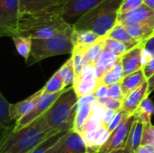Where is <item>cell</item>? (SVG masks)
Masks as SVG:
<instances>
[{"instance_id":"16","label":"cell","mask_w":154,"mask_h":153,"mask_svg":"<svg viewBox=\"0 0 154 153\" xmlns=\"http://www.w3.org/2000/svg\"><path fill=\"white\" fill-rule=\"evenodd\" d=\"M128 32L136 41L143 43L154 35V20L143 23H124Z\"/></svg>"},{"instance_id":"31","label":"cell","mask_w":154,"mask_h":153,"mask_svg":"<svg viewBox=\"0 0 154 153\" xmlns=\"http://www.w3.org/2000/svg\"><path fill=\"white\" fill-rule=\"evenodd\" d=\"M59 72L63 78L64 82L66 83L67 86H72L75 78H76V73H75V69L73 65V60L72 58L69 59L59 69Z\"/></svg>"},{"instance_id":"42","label":"cell","mask_w":154,"mask_h":153,"mask_svg":"<svg viewBox=\"0 0 154 153\" xmlns=\"http://www.w3.org/2000/svg\"><path fill=\"white\" fill-rule=\"evenodd\" d=\"M143 69L144 72V75L146 77V78L148 79L149 78H151L154 74V57L152 58L150 60H148L146 63L143 64Z\"/></svg>"},{"instance_id":"5","label":"cell","mask_w":154,"mask_h":153,"mask_svg":"<svg viewBox=\"0 0 154 153\" xmlns=\"http://www.w3.org/2000/svg\"><path fill=\"white\" fill-rule=\"evenodd\" d=\"M74 28L70 25L66 30L44 39H32V50L30 54V61L27 66L39 62L44 59L62 55L71 54L73 51L72 33Z\"/></svg>"},{"instance_id":"19","label":"cell","mask_w":154,"mask_h":153,"mask_svg":"<svg viewBox=\"0 0 154 153\" xmlns=\"http://www.w3.org/2000/svg\"><path fill=\"white\" fill-rule=\"evenodd\" d=\"M100 38L101 37L99 35L90 30H78L74 28L72 33V42L74 46L73 49H79L86 51Z\"/></svg>"},{"instance_id":"48","label":"cell","mask_w":154,"mask_h":153,"mask_svg":"<svg viewBox=\"0 0 154 153\" xmlns=\"http://www.w3.org/2000/svg\"><path fill=\"white\" fill-rule=\"evenodd\" d=\"M86 153H96V152H94V151H89V150H88V151Z\"/></svg>"},{"instance_id":"13","label":"cell","mask_w":154,"mask_h":153,"mask_svg":"<svg viewBox=\"0 0 154 153\" xmlns=\"http://www.w3.org/2000/svg\"><path fill=\"white\" fill-rule=\"evenodd\" d=\"M120 59L125 77L143 69V43L129 50Z\"/></svg>"},{"instance_id":"1","label":"cell","mask_w":154,"mask_h":153,"mask_svg":"<svg viewBox=\"0 0 154 153\" xmlns=\"http://www.w3.org/2000/svg\"><path fill=\"white\" fill-rule=\"evenodd\" d=\"M56 133L50 127L43 114L30 124L2 138L0 153H30Z\"/></svg>"},{"instance_id":"28","label":"cell","mask_w":154,"mask_h":153,"mask_svg":"<svg viewBox=\"0 0 154 153\" xmlns=\"http://www.w3.org/2000/svg\"><path fill=\"white\" fill-rule=\"evenodd\" d=\"M134 118L142 121L143 124L151 123L152 116L154 115V104L149 96H146L135 111Z\"/></svg>"},{"instance_id":"8","label":"cell","mask_w":154,"mask_h":153,"mask_svg":"<svg viewBox=\"0 0 154 153\" xmlns=\"http://www.w3.org/2000/svg\"><path fill=\"white\" fill-rule=\"evenodd\" d=\"M101 84V80L97 76L95 66L86 65L80 74L76 77L72 86L79 98H80L88 95H93Z\"/></svg>"},{"instance_id":"43","label":"cell","mask_w":154,"mask_h":153,"mask_svg":"<svg viewBox=\"0 0 154 153\" xmlns=\"http://www.w3.org/2000/svg\"><path fill=\"white\" fill-rule=\"evenodd\" d=\"M97 98H103L108 96V86L101 84L93 94Z\"/></svg>"},{"instance_id":"39","label":"cell","mask_w":154,"mask_h":153,"mask_svg":"<svg viewBox=\"0 0 154 153\" xmlns=\"http://www.w3.org/2000/svg\"><path fill=\"white\" fill-rule=\"evenodd\" d=\"M108 96L115 98V99L122 100V101L125 99L122 87H121V82L108 85Z\"/></svg>"},{"instance_id":"35","label":"cell","mask_w":154,"mask_h":153,"mask_svg":"<svg viewBox=\"0 0 154 153\" xmlns=\"http://www.w3.org/2000/svg\"><path fill=\"white\" fill-rule=\"evenodd\" d=\"M154 57V35L143 43V64Z\"/></svg>"},{"instance_id":"40","label":"cell","mask_w":154,"mask_h":153,"mask_svg":"<svg viewBox=\"0 0 154 153\" xmlns=\"http://www.w3.org/2000/svg\"><path fill=\"white\" fill-rule=\"evenodd\" d=\"M143 4V0H124V2L121 5L119 14L128 12L130 10H133Z\"/></svg>"},{"instance_id":"47","label":"cell","mask_w":154,"mask_h":153,"mask_svg":"<svg viewBox=\"0 0 154 153\" xmlns=\"http://www.w3.org/2000/svg\"><path fill=\"white\" fill-rule=\"evenodd\" d=\"M108 153H132V152H127V151H124L123 149H118V150H116V151H111V152H108Z\"/></svg>"},{"instance_id":"32","label":"cell","mask_w":154,"mask_h":153,"mask_svg":"<svg viewBox=\"0 0 154 153\" xmlns=\"http://www.w3.org/2000/svg\"><path fill=\"white\" fill-rule=\"evenodd\" d=\"M105 45L108 50H110L114 54H116L118 57H122L125 52H127L129 50V48L125 44H124L116 40L108 38L106 36L105 39Z\"/></svg>"},{"instance_id":"22","label":"cell","mask_w":154,"mask_h":153,"mask_svg":"<svg viewBox=\"0 0 154 153\" xmlns=\"http://www.w3.org/2000/svg\"><path fill=\"white\" fill-rule=\"evenodd\" d=\"M146 80L147 78L144 75L143 69L125 76L121 81V87L125 98L133 91L137 89L140 86H142Z\"/></svg>"},{"instance_id":"7","label":"cell","mask_w":154,"mask_h":153,"mask_svg":"<svg viewBox=\"0 0 154 153\" xmlns=\"http://www.w3.org/2000/svg\"><path fill=\"white\" fill-rule=\"evenodd\" d=\"M134 122V115H132L129 117H127L125 121H123L111 133L106 142L101 147H99L94 152L108 153L124 148L127 142V138Z\"/></svg>"},{"instance_id":"33","label":"cell","mask_w":154,"mask_h":153,"mask_svg":"<svg viewBox=\"0 0 154 153\" xmlns=\"http://www.w3.org/2000/svg\"><path fill=\"white\" fill-rule=\"evenodd\" d=\"M85 50H79V49H73V51L71 53V58L73 60V65L75 69V73L76 77L80 74L82 71L83 68L85 67L84 63V55H85Z\"/></svg>"},{"instance_id":"29","label":"cell","mask_w":154,"mask_h":153,"mask_svg":"<svg viewBox=\"0 0 154 153\" xmlns=\"http://www.w3.org/2000/svg\"><path fill=\"white\" fill-rule=\"evenodd\" d=\"M67 87L68 86L64 82L63 78H61V76L58 70L53 74V76L49 79V81L42 87V90H43L42 94L48 95V94H54V93L61 92Z\"/></svg>"},{"instance_id":"26","label":"cell","mask_w":154,"mask_h":153,"mask_svg":"<svg viewBox=\"0 0 154 153\" xmlns=\"http://www.w3.org/2000/svg\"><path fill=\"white\" fill-rule=\"evenodd\" d=\"M105 37H101L95 44L90 46L85 52L84 55V63L86 65H93L95 66L100 58L104 49H105Z\"/></svg>"},{"instance_id":"23","label":"cell","mask_w":154,"mask_h":153,"mask_svg":"<svg viewBox=\"0 0 154 153\" xmlns=\"http://www.w3.org/2000/svg\"><path fill=\"white\" fill-rule=\"evenodd\" d=\"M106 37L116 40V41L125 44L129 48V50H131L132 48L141 44L140 41H136L134 38L132 37V35L128 32V31L126 30L125 25L122 24L121 23H118V22L112 28V30L106 34Z\"/></svg>"},{"instance_id":"34","label":"cell","mask_w":154,"mask_h":153,"mask_svg":"<svg viewBox=\"0 0 154 153\" xmlns=\"http://www.w3.org/2000/svg\"><path fill=\"white\" fill-rule=\"evenodd\" d=\"M102 125H103L102 117L91 113V115L88 119V121H87V123H86V124H85V126L81 132V134L94 132V131L97 130L98 128H100Z\"/></svg>"},{"instance_id":"30","label":"cell","mask_w":154,"mask_h":153,"mask_svg":"<svg viewBox=\"0 0 154 153\" xmlns=\"http://www.w3.org/2000/svg\"><path fill=\"white\" fill-rule=\"evenodd\" d=\"M12 39L15 45L16 50L27 62L32 50V39L21 35L14 36L12 37Z\"/></svg>"},{"instance_id":"12","label":"cell","mask_w":154,"mask_h":153,"mask_svg":"<svg viewBox=\"0 0 154 153\" xmlns=\"http://www.w3.org/2000/svg\"><path fill=\"white\" fill-rule=\"evenodd\" d=\"M97 102V98L94 95H88L79 98L78 109L72 131L81 133L88 119L91 115L92 106Z\"/></svg>"},{"instance_id":"46","label":"cell","mask_w":154,"mask_h":153,"mask_svg":"<svg viewBox=\"0 0 154 153\" xmlns=\"http://www.w3.org/2000/svg\"><path fill=\"white\" fill-rule=\"evenodd\" d=\"M143 3L154 10V0H143Z\"/></svg>"},{"instance_id":"24","label":"cell","mask_w":154,"mask_h":153,"mask_svg":"<svg viewBox=\"0 0 154 153\" xmlns=\"http://www.w3.org/2000/svg\"><path fill=\"white\" fill-rule=\"evenodd\" d=\"M119 58L120 57L114 54L105 45V49H104L100 58L98 59L97 62L95 65L96 71H97V76L100 80H101L102 77L106 73V71H108L114 66V64L116 62V60Z\"/></svg>"},{"instance_id":"25","label":"cell","mask_w":154,"mask_h":153,"mask_svg":"<svg viewBox=\"0 0 154 153\" xmlns=\"http://www.w3.org/2000/svg\"><path fill=\"white\" fill-rule=\"evenodd\" d=\"M11 104L5 98L2 93H0V126L2 131H7L14 129L15 122L10 115Z\"/></svg>"},{"instance_id":"44","label":"cell","mask_w":154,"mask_h":153,"mask_svg":"<svg viewBox=\"0 0 154 153\" xmlns=\"http://www.w3.org/2000/svg\"><path fill=\"white\" fill-rule=\"evenodd\" d=\"M134 153H154V146L141 145Z\"/></svg>"},{"instance_id":"18","label":"cell","mask_w":154,"mask_h":153,"mask_svg":"<svg viewBox=\"0 0 154 153\" xmlns=\"http://www.w3.org/2000/svg\"><path fill=\"white\" fill-rule=\"evenodd\" d=\"M42 93H43V90L42 88L23 101L18 102L16 104H11V107H10L11 118L16 123L18 120H20L22 117L27 115L33 108V106H35V104L37 103L38 99L42 95Z\"/></svg>"},{"instance_id":"9","label":"cell","mask_w":154,"mask_h":153,"mask_svg":"<svg viewBox=\"0 0 154 153\" xmlns=\"http://www.w3.org/2000/svg\"><path fill=\"white\" fill-rule=\"evenodd\" d=\"M62 92L63 91L54 93V94H48V95L42 94L40 96V98L38 99L35 106H33V108L27 115H25L23 117H22L20 120H18L15 123L12 132H16V131L20 130L21 128L30 124L32 122H33L34 120H36L37 118L42 116L43 114H45L46 111L52 106V104L61 95Z\"/></svg>"},{"instance_id":"21","label":"cell","mask_w":154,"mask_h":153,"mask_svg":"<svg viewBox=\"0 0 154 153\" xmlns=\"http://www.w3.org/2000/svg\"><path fill=\"white\" fill-rule=\"evenodd\" d=\"M70 131H60L49 137L30 153H56L61 146L64 137Z\"/></svg>"},{"instance_id":"36","label":"cell","mask_w":154,"mask_h":153,"mask_svg":"<svg viewBox=\"0 0 154 153\" xmlns=\"http://www.w3.org/2000/svg\"><path fill=\"white\" fill-rule=\"evenodd\" d=\"M142 145L154 146V125L152 124V123L144 124Z\"/></svg>"},{"instance_id":"10","label":"cell","mask_w":154,"mask_h":153,"mask_svg":"<svg viewBox=\"0 0 154 153\" xmlns=\"http://www.w3.org/2000/svg\"><path fill=\"white\" fill-rule=\"evenodd\" d=\"M103 1L104 0H67L57 9V13L67 17H80Z\"/></svg>"},{"instance_id":"45","label":"cell","mask_w":154,"mask_h":153,"mask_svg":"<svg viewBox=\"0 0 154 153\" xmlns=\"http://www.w3.org/2000/svg\"><path fill=\"white\" fill-rule=\"evenodd\" d=\"M147 80H148V85H149L148 93H149V95H150V94L154 90V74L151 77V78H149Z\"/></svg>"},{"instance_id":"15","label":"cell","mask_w":154,"mask_h":153,"mask_svg":"<svg viewBox=\"0 0 154 153\" xmlns=\"http://www.w3.org/2000/svg\"><path fill=\"white\" fill-rule=\"evenodd\" d=\"M87 144L81 133L70 131L64 137L63 142L56 153H86Z\"/></svg>"},{"instance_id":"38","label":"cell","mask_w":154,"mask_h":153,"mask_svg":"<svg viewBox=\"0 0 154 153\" xmlns=\"http://www.w3.org/2000/svg\"><path fill=\"white\" fill-rule=\"evenodd\" d=\"M130 115H129L128 113H126L125 110L123 109H120L119 111H117L116 116L114 117V119L112 120V122L110 123V124L108 125L107 129L110 133H112L123 121H125L127 117H129Z\"/></svg>"},{"instance_id":"17","label":"cell","mask_w":154,"mask_h":153,"mask_svg":"<svg viewBox=\"0 0 154 153\" xmlns=\"http://www.w3.org/2000/svg\"><path fill=\"white\" fill-rule=\"evenodd\" d=\"M148 88V80H146L142 86H140L137 89L133 91L123 100L122 109L129 115H134L140 106L141 103L143 101V99L146 96H149Z\"/></svg>"},{"instance_id":"20","label":"cell","mask_w":154,"mask_h":153,"mask_svg":"<svg viewBox=\"0 0 154 153\" xmlns=\"http://www.w3.org/2000/svg\"><path fill=\"white\" fill-rule=\"evenodd\" d=\"M143 126L144 124L134 118V122L132 125V128L130 130L127 142L124 148H122L124 151L127 152L134 153L137 148H139L142 145V139H143Z\"/></svg>"},{"instance_id":"4","label":"cell","mask_w":154,"mask_h":153,"mask_svg":"<svg viewBox=\"0 0 154 153\" xmlns=\"http://www.w3.org/2000/svg\"><path fill=\"white\" fill-rule=\"evenodd\" d=\"M79 96L73 87H66L61 95L44 114L45 119L54 131H72L78 109Z\"/></svg>"},{"instance_id":"6","label":"cell","mask_w":154,"mask_h":153,"mask_svg":"<svg viewBox=\"0 0 154 153\" xmlns=\"http://www.w3.org/2000/svg\"><path fill=\"white\" fill-rule=\"evenodd\" d=\"M20 18V0H0L1 36H17Z\"/></svg>"},{"instance_id":"37","label":"cell","mask_w":154,"mask_h":153,"mask_svg":"<svg viewBox=\"0 0 154 153\" xmlns=\"http://www.w3.org/2000/svg\"><path fill=\"white\" fill-rule=\"evenodd\" d=\"M97 102L104 105L106 109H112L115 111H119L120 109H122V106H123L122 100L115 99V98H112L110 96H106V97H103V98H97Z\"/></svg>"},{"instance_id":"41","label":"cell","mask_w":154,"mask_h":153,"mask_svg":"<svg viewBox=\"0 0 154 153\" xmlns=\"http://www.w3.org/2000/svg\"><path fill=\"white\" fill-rule=\"evenodd\" d=\"M117 111L112 110V109H106L103 117H102V124L103 125L108 127V125L110 124V123L112 122V120L114 119V117L116 116Z\"/></svg>"},{"instance_id":"2","label":"cell","mask_w":154,"mask_h":153,"mask_svg":"<svg viewBox=\"0 0 154 153\" xmlns=\"http://www.w3.org/2000/svg\"><path fill=\"white\" fill-rule=\"evenodd\" d=\"M69 26L70 24L56 11L24 14L19 21L18 35L31 39H44L51 37Z\"/></svg>"},{"instance_id":"14","label":"cell","mask_w":154,"mask_h":153,"mask_svg":"<svg viewBox=\"0 0 154 153\" xmlns=\"http://www.w3.org/2000/svg\"><path fill=\"white\" fill-rule=\"evenodd\" d=\"M154 20V10L146 5L144 3L128 12L118 14L117 22L124 23H143Z\"/></svg>"},{"instance_id":"27","label":"cell","mask_w":154,"mask_h":153,"mask_svg":"<svg viewBox=\"0 0 154 153\" xmlns=\"http://www.w3.org/2000/svg\"><path fill=\"white\" fill-rule=\"evenodd\" d=\"M124 78H125L124 69H123L121 59L119 58L116 60V62L114 64V66L108 71H106V73L102 77L101 82H102V84L108 86V85H111L114 83L121 82Z\"/></svg>"},{"instance_id":"3","label":"cell","mask_w":154,"mask_h":153,"mask_svg":"<svg viewBox=\"0 0 154 153\" xmlns=\"http://www.w3.org/2000/svg\"><path fill=\"white\" fill-rule=\"evenodd\" d=\"M124 0H104L83 14L73 24L78 30H90L105 37L117 23L119 10Z\"/></svg>"},{"instance_id":"11","label":"cell","mask_w":154,"mask_h":153,"mask_svg":"<svg viewBox=\"0 0 154 153\" xmlns=\"http://www.w3.org/2000/svg\"><path fill=\"white\" fill-rule=\"evenodd\" d=\"M67 0H20L21 16L30 14L56 11Z\"/></svg>"}]
</instances>
